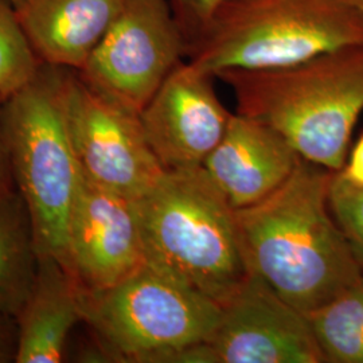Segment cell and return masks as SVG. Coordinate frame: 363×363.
Masks as SVG:
<instances>
[{
	"mask_svg": "<svg viewBox=\"0 0 363 363\" xmlns=\"http://www.w3.org/2000/svg\"><path fill=\"white\" fill-rule=\"evenodd\" d=\"M334 172L301 159L272 194L235 208L247 271L306 315L363 276L328 205Z\"/></svg>",
	"mask_w": 363,
	"mask_h": 363,
	"instance_id": "6da1fadb",
	"label": "cell"
},
{
	"mask_svg": "<svg viewBox=\"0 0 363 363\" xmlns=\"http://www.w3.org/2000/svg\"><path fill=\"white\" fill-rule=\"evenodd\" d=\"M216 78L232 88L238 113L272 127L303 159L345 167L363 111V45L279 69H228Z\"/></svg>",
	"mask_w": 363,
	"mask_h": 363,
	"instance_id": "7a4b0ae2",
	"label": "cell"
},
{
	"mask_svg": "<svg viewBox=\"0 0 363 363\" xmlns=\"http://www.w3.org/2000/svg\"><path fill=\"white\" fill-rule=\"evenodd\" d=\"M135 205L144 262L220 306L245 281L235 208L203 166L166 169Z\"/></svg>",
	"mask_w": 363,
	"mask_h": 363,
	"instance_id": "3957f363",
	"label": "cell"
},
{
	"mask_svg": "<svg viewBox=\"0 0 363 363\" xmlns=\"http://www.w3.org/2000/svg\"><path fill=\"white\" fill-rule=\"evenodd\" d=\"M67 73L40 64L34 77L1 101L0 128L28 213L34 255L70 271L69 220L81 171L66 117Z\"/></svg>",
	"mask_w": 363,
	"mask_h": 363,
	"instance_id": "277c9868",
	"label": "cell"
},
{
	"mask_svg": "<svg viewBox=\"0 0 363 363\" xmlns=\"http://www.w3.org/2000/svg\"><path fill=\"white\" fill-rule=\"evenodd\" d=\"M354 45H363V11L350 0H229L190 45L187 61L216 77L296 65Z\"/></svg>",
	"mask_w": 363,
	"mask_h": 363,
	"instance_id": "5b68a950",
	"label": "cell"
},
{
	"mask_svg": "<svg viewBox=\"0 0 363 363\" xmlns=\"http://www.w3.org/2000/svg\"><path fill=\"white\" fill-rule=\"evenodd\" d=\"M220 306L144 262L115 286L84 288V319L125 362L214 363Z\"/></svg>",
	"mask_w": 363,
	"mask_h": 363,
	"instance_id": "8992f818",
	"label": "cell"
},
{
	"mask_svg": "<svg viewBox=\"0 0 363 363\" xmlns=\"http://www.w3.org/2000/svg\"><path fill=\"white\" fill-rule=\"evenodd\" d=\"M187 54L189 43L169 0H125L76 73L93 91L140 115Z\"/></svg>",
	"mask_w": 363,
	"mask_h": 363,
	"instance_id": "52a82bcc",
	"label": "cell"
},
{
	"mask_svg": "<svg viewBox=\"0 0 363 363\" xmlns=\"http://www.w3.org/2000/svg\"><path fill=\"white\" fill-rule=\"evenodd\" d=\"M66 117L85 179L136 201L164 174L140 115L93 91L73 70L66 78Z\"/></svg>",
	"mask_w": 363,
	"mask_h": 363,
	"instance_id": "ba28073f",
	"label": "cell"
},
{
	"mask_svg": "<svg viewBox=\"0 0 363 363\" xmlns=\"http://www.w3.org/2000/svg\"><path fill=\"white\" fill-rule=\"evenodd\" d=\"M218 363H323L308 316L249 272L208 339Z\"/></svg>",
	"mask_w": 363,
	"mask_h": 363,
	"instance_id": "9c48e42d",
	"label": "cell"
},
{
	"mask_svg": "<svg viewBox=\"0 0 363 363\" xmlns=\"http://www.w3.org/2000/svg\"><path fill=\"white\" fill-rule=\"evenodd\" d=\"M214 78L186 60L140 113L148 143L164 169L202 167L220 143L233 113L220 103Z\"/></svg>",
	"mask_w": 363,
	"mask_h": 363,
	"instance_id": "30bf717a",
	"label": "cell"
},
{
	"mask_svg": "<svg viewBox=\"0 0 363 363\" xmlns=\"http://www.w3.org/2000/svg\"><path fill=\"white\" fill-rule=\"evenodd\" d=\"M70 271L88 291L115 286L144 264L135 201L81 175L67 234Z\"/></svg>",
	"mask_w": 363,
	"mask_h": 363,
	"instance_id": "8fae6325",
	"label": "cell"
},
{
	"mask_svg": "<svg viewBox=\"0 0 363 363\" xmlns=\"http://www.w3.org/2000/svg\"><path fill=\"white\" fill-rule=\"evenodd\" d=\"M301 159L272 127L235 112L203 167L230 205L241 208L272 194Z\"/></svg>",
	"mask_w": 363,
	"mask_h": 363,
	"instance_id": "7c38bea8",
	"label": "cell"
},
{
	"mask_svg": "<svg viewBox=\"0 0 363 363\" xmlns=\"http://www.w3.org/2000/svg\"><path fill=\"white\" fill-rule=\"evenodd\" d=\"M125 0H22L19 28L40 64L79 70Z\"/></svg>",
	"mask_w": 363,
	"mask_h": 363,
	"instance_id": "4fadbf2b",
	"label": "cell"
},
{
	"mask_svg": "<svg viewBox=\"0 0 363 363\" xmlns=\"http://www.w3.org/2000/svg\"><path fill=\"white\" fill-rule=\"evenodd\" d=\"M39 269L23 303L15 361L57 363L72 328L84 319V286L64 264L38 259Z\"/></svg>",
	"mask_w": 363,
	"mask_h": 363,
	"instance_id": "5bb4252c",
	"label": "cell"
},
{
	"mask_svg": "<svg viewBox=\"0 0 363 363\" xmlns=\"http://www.w3.org/2000/svg\"><path fill=\"white\" fill-rule=\"evenodd\" d=\"M307 316L325 362L363 363V276Z\"/></svg>",
	"mask_w": 363,
	"mask_h": 363,
	"instance_id": "9a60e30c",
	"label": "cell"
},
{
	"mask_svg": "<svg viewBox=\"0 0 363 363\" xmlns=\"http://www.w3.org/2000/svg\"><path fill=\"white\" fill-rule=\"evenodd\" d=\"M11 206L0 205V310L25 303L33 286L27 280L26 235Z\"/></svg>",
	"mask_w": 363,
	"mask_h": 363,
	"instance_id": "2e32d148",
	"label": "cell"
},
{
	"mask_svg": "<svg viewBox=\"0 0 363 363\" xmlns=\"http://www.w3.org/2000/svg\"><path fill=\"white\" fill-rule=\"evenodd\" d=\"M39 66L19 28L11 0H0V99L22 88L35 76Z\"/></svg>",
	"mask_w": 363,
	"mask_h": 363,
	"instance_id": "e0dca14e",
	"label": "cell"
},
{
	"mask_svg": "<svg viewBox=\"0 0 363 363\" xmlns=\"http://www.w3.org/2000/svg\"><path fill=\"white\" fill-rule=\"evenodd\" d=\"M328 205L363 272V186L349 181L342 169L335 171L330 183Z\"/></svg>",
	"mask_w": 363,
	"mask_h": 363,
	"instance_id": "ac0fdd59",
	"label": "cell"
},
{
	"mask_svg": "<svg viewBox=\"0 0 363 363\" xmlns=\"http://www.w3.org/2000/svg\"><path fill=\"white\" fill-rule=\"evenodd\" d=\"M226 1L229 0H169L189 48Z\"/></svg>",
	"mask_w": 363,
	"mask_h": 363,
	"instance_id": "d6986e66",
	"label": "cell"
},
{
	"mask_svg": "<svg viewBox=\"0 0 363 363\" xmlns=\"http://www.w3.org/2000/svg\"><path fill=\"white\" fill-rule=\"evenodd\" d=\"M342 172L349 181L363 186V136L354 147L350 162Z\"/></svg>",
	"mask_w": 363,
	"mask_h": 363,
	"instance_id": "ffe728a7",
	"label": "cell"
},
{
	"mask_svg": "<svg viewBox=\"0 0 363 363\" xmlns=\"http://www.w3.org/2000/svg\"><path fill=\"white\" fill-rule=\"evenodd\" d=\"M3 99H0V101H1ZM0 109H1V105H0ZM0 140H1V128H0ZM1 172H3V156H1V144H0V175H1Z\"/></svg>",
	"mask_w": 363,
	"mask_h": 363,
	"instance_id": "44dd1931",
	"label": "cell"
},
{
	"mask_svg": "<svg viewBox=\"0 0 363 363\" xmlns=\"http://www.w3.org/2000/svg\"><path fill=\"white\" fill-rule=\"evenodd\" d=\"M354 6H357L361 11H363V0H350Z\"/></svg>",
	"mask_w": 363,
	"mask_h": 363,
	"instance_id": "7402d4cb",
	"label": "cell"
},
{
	"mask_svg": "<svg viewBox=\"0 0 363 363\" xmlns=\"http://www.w3.org/2000/svg\"><path fill=\"white\" fill-rule=\"evenodd\" d=\"M21 1H22V0H11V3H13V7H16V6H18Z\"/></svg>",
	"mask_w": 363,
	"mask_h": 363,
	"instance_id": "603a6c76",
	"label": "cell"
},
{
	"mask_svg": "<svg viewBox=\"0 0 363 363\" xmlns=\"http://www.w3.org/2000/svg\"><path fill=\"white\" fill-rule=\"evenodd\" d=\"M3 361V349H1V345H0V362Z\"/></svg>",
	"mask_w": 363,
	"mask_h": 363,
	"instance_id": "cb8c5ba5",
	"label": "cell"
}]
</instances>
